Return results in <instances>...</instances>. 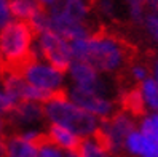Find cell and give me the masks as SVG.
Returning a JSON list of instances; mask_svg holds the SVG:
<instances>
[{
	"label": "cell",
	"instance_id": "obj_1",
	"mask_svg": "<svg viewBox=\"0 0 158 157\" xmlns=\"http://www.w3.org/2000/svg\"><path fill=\"white\" fill-rule=\"evenodd\" d=\"M73 61H85L102 76L115 79L123 76L133 61V50L120 35L109 31H93L89 35L72 42Z\"/></svg>",
	"mask_w": 158,
	"mask_h": 157
},
{
	"label": "cell",
	"instance_id": "obj_2",
	"mask_svg": "<svg viewBox=\"0 0 158 157\" xmlns=\"http://www.w3.org/2000/svg\"><path fill=\"white\" fill-rule=\"evenodd\" d=\"M46 16V31H54L73 42L94 31L93 3L86 0H45L42 2Z\"/></svg>",
	"mask_w": 158,
	"mask_h": 157
},
{
	"label": "cell",
	"instance_id": "obj_3",
	"mask_svg": "<svg viewBox=\"0 0 158 157\" xmlns=\"http://www.w3.org/2000/svg\"><path fill=\"white\" fill-rule=\"evenodd\" d=\"M46 125H59L75 133L80 140L98 136L101 120L83 111L66 95H58L43 104Z\"/></svg>",
	"mask_w": 158,
	"mask_h": 157
},
{
	"label": "cell",
	"instance_id": "obj_4",
	"mask_svg": "<svg viewBox=\"0 0 158 157\" xmlns=\"http://www.w3.org/2000/svg\"><path fill=\"white\" fill-rule=\"evenodd\" d=\"M18 71L29 88L34 91L37 103L40 104H45L51 98L66 93L67 90L66 71L39 56L31 58Z\"/></svg>",
	"mask_w": 158,
	"mask_h": 157
},
{
	"label": "cell",
	"instance_id": "obj_5",
	"mask_svg": "<svg viewBox=\"0 0 158 157\" xmlns=\"http://www.w3.org/2000/svg\"><path fill=\"white\" fill-rule=\"evenodd\" d=\"M35 31L31 24L13 21L0 31V66L19 69L35 56Z\"/></svg>",
	"mask_w": 158,
	"mask_h": 157
},
{
	"label": "cell",
	"instance_id": "obj_6",
	"mask_svg": "<svg viewBox=\"0 0 158 157\" xmlns=\"http://www.w3.org/2000/svg\"><path fill=\"white\" fill-rule=\"evenodd\" d=\"M66 95L80 106L83 111L96 117L98 120H106L112 114H115L120 109V95L122 90L118 85L109 88H96V90H81L67 87Z\"/></svg>",
	"mask_w": 158,
	"mask_h": 157
},
{
	"label": "cell",
	"instance_id": "obj_7",
	"mask_svg": "<svg viewBox=\"0 0 158 157\" xmlns=\"http://www.w3.org/2000/svg\"><path fill=\"white\" fill-rule=\"evenodd\" d=\"M137 124H139L137 116L120 107L115 114L101 122L98 138L104 143V146L109 151H112L115 155H120L123 154V146L128 136L137 128Z\"/></svg>",
	"mask_w": 158,
	"mask_h": 157
},
{
	"label": "cell",
	"instance_id": "obj_8",
	"mask_svg": "<svg viewBox=\"0 0 158 157\" xmlns=\"http://www.w3.org/2000/svg\"><path fill=\"white\" fill-rule=\"evenodd\" d=\"M35 56L64 71L73 63L72 42L54 31H42L35 35Z\"/></svg>",
	"mask_w": 158,
	"mask_h": 157
},
{
	"label": "cell",
	"instance_id": "obj_9",
	"mask_svg": "<svg viewBox=\"0 0 158 157\" xmlns=\"http://www.w3.org/2000/svg\"><path fill=\"white\" fill-rule=\"evenodd\" d=\"M8 127L13 133H26V132H45V112L43 104L39 103H24L16 104L15 109L6 116Z\"/></svg>",
	"mask_w": 158,
	"mask_h": 157
},
{
	"label": "cell",
	"instance_id": "obj_10",
	"mask_svg": "<svg viewBox=\"0 0 158 157\" xmlns=\"http://www.w3.org/2000/svg\"><path fill=\"white\" fill-rule=\"evenodd\" d=\"M67 74V87L81 88V90H96L114 87L115 79L102 76L93 66L85 61H73L66 71Z\"/></svg>",
	"mask_w": 158,
	"mask_h": 157
},
{
	"label": "cell",
	"instance_id": "obj_11",
	"mask_svg": "<svg viewBox=\"0 0 158 157\" xmlns=\"http://www.w3.org/2000/svg\"><path fill=\"white\" fill-rule=\"evenodd\" d=\"M123 154L126 157H158V141L136 128L128 136Z\"/></svg>",
	"mask_w": 158,
	"mask_h": 157
},
{
	"label": "cell",
	"instance_id": "obj_12",
	"mask_svg": "<svg viewBox=\"0 0 158 157\" xmlns=\"http://www.w3.org/2000/svg\"><path fill=\"white\" fill-rule=\"evenodd\" d=\"M45 140H48L54 146H58L64 152H77L81 144V140L75 133H72L70 130L59 125H46Z\"/></svg>",
	"mask_w": 158,
	"mask_h": 157
},
{
	"label": "cell",
	"instance_id": "obj_13",
	"mask_svg": "<svg viewBox=\"0 0 158 157\" xmlns=\"http://www.w3.org/2000/svg\"><path fill=\"white\" fill-rule=\"evenodd\" d=\"M39 144L19 133H10L5 140V157H37Z\"/></svg>",
	"mask_w": 158,
	"mask_h": 157
},
{
	"label": "cell",
	"instance_id": "obj_14",
	"mask_svg": "<svg viewBox=\"0 0 158 157\" xmlns=\"http://www.w3.org/2000/svg\"><path fill=\"white\" fill-rule=\"evenodd\" d=\"M136 96L139 101V109L142 114H156L158 112V84L150 77L145 82L134 87Z\"/></svg>",
	"mask_w": 158,
	"mask_h": 157
},
{
	"label": "cell",
	"instance_id": "obj_15",
	"mask_svg": "<svg viewBox=\"0 0 158 157\" xmlns=\"http://www.w3.org/2000/svg\"><path fill=\"white\" fill-rule=\"evenodd\" d=\"M10 3H11V11L15 20L27 24L42 10V2H37V0H11Z\"/></svg>",
	"mask_w": 158,
	"mask_h": 157
},
{
	"label": "cell",
	"instance_id": "obj_16",
	"mask_svg": "<svg viewBox=\"0 0 158 157\" xmlns=\"http://www.w3.org/2000/svg\"><path fill=\"white\" fill-rule=\"evenodd\" d=\"M147 13L141 23V27L147 39L158 47V2H147Z\"/></svg>",
	"mask_w": 158,
	"mask_h": 157
},
{
	"label": "cell",
	"instance_id": "obj_17",
	"mask_svg": "<svg viewBox=\"0 0 158 157\" xmlns=\"http://www.w3.org/2000/svg\"><path fill=\"white\" fill-rule=\"evenodd\" d=\"M123 76L129 80V84L133 87H137L139 84L145 82L147 79H150V64L142 59H134L128 64L126 71L123 72Z\"/></svg>",
	"mask_w": 158,
	"mask_h": 157
},
{
	"label": "cell",
	"instance_id": "obj_18",
	"mask_svg": "<svg viewBox=\"0 0 158 157\" xmlns=\"http://www.w3.org/2000/svg\"><path fill=\"white\" fill-rule=\"evenodd\" d=\"M77 155L78 157H118L112 151H109L98 136L83 140L77 151Z\"/></svg>",
	"mask_w": 158,
	"mask_h": 157
},
{
	"label": "cell",
	"instance_id": "obj_19",
	"mask_svg": "<svg viewBox=\"0 0 158 157\" xmlns=\"http://www.w3.org/2000/svg\"><path fill=\"white\" fill-rule=\"evenodd\" d=\"M147 2H142V0H129L123 5V11L128 21H131L133 24L141 26L144 16L147 13Z\"/></svg>",
	"mask_w": 158,
	"mask_h": 157
},
{
	"label": "cell",
	"instance_id": "obj_20",
	"mask_svg": "<svg viewBox=\"0 0 158 157\" xmlns=\"http://www.w3.org/2000/svg\"><path fill=\"white\" fill-rule=\"evenodd\" d=\"M93 11L98 20H115L118 15V3L112 0H101L93 3Z\"/></svg>",
	"mask_w": 158,
	"mask_h": 157
},
{
	"label": "cell",
	"instance_id": "obj_21",
	"mask_svg": "<svg viewBox=\"0 0 158 157\" xmlns=\"http://www.w3.org/2000/svg\"><path fill=\"white\" fill-rule=\"evenodd\" d=\"M137 128L147 136L158 141V112L156 114H142L139 117Z\"/></svg>",
	"mask_w": 158,
	"mask_h": 157
},
{
	"label": "cell",
	"instance_id": "obj_22",
	"mask_svg": "<svg viewBox=\"0 0 158 157\" xmlns=\"http://www.w3.org/2000/svg\"><path fill=\"white\" fill-rule=\"evenodd\" d=\"M15 106H16V103H15V99L10 96V93L6 91L3 79H2V71H0V114L8 116L15 109Z\"/></svg>",
	"mask_w": 158,
	"mask_h": 157
},
{
	"label": "cell",
	"instance_id": "obj_23",
	"mask_svg": "<svg viewBox=\"0 0 158 157\" xmlns=\"http://www.w3.org/2000/svg\"><path fill=\"white\" fill-rule=\"evenodd\" d=\"M66 154L67 152H64L62 149H59L58 146H54L48 140H42L39 144V154H37V157H66Z\"/></svg>",
	"mask_w": 158,
	"mask_h": 157
},
{
	"label": "cell",
	"instance_id": "obj_24",
	"mask_svg": "<svg viewBox=\"0 0 158 157\" xmlns=\"http://www.w3.org/2000/svg\"><path fill=\"white\" fill-rule=\"evenodd\" d=\"M15 21L10 0H0V31Z\"/></svg>",
	"mask_w": 158,
	"mask_h": 157
},
{
	"label": "cell",
	"instance_id": "obj_25",
	"mask_svg": "<svg viewBox=\"0 0 158 157\" xmlns=\"http://www.w3.org/2000/svg\"><path fill=\"white\" fill-rule=\"evenodd\" d=\"M148 64H150V77L158 84V55H155V56L148 61Z\"/></svg>",
	"mask_w": 158,
	"mask_h": 157
},
{
	"label": "cell",
	"instance_id": "obj_26",
	"mask_svg": "<svg viewBox=\"0 0 158 157\" xmlns=\"http://www.w3.org/2000/svg\"><path fill=\"white\" fill-rule=\"evenodd\" d=\"M8 119H6V116H3V114H0V136H6V133H8Z\"/></svg>",
	"mask_w": 158,
	"mask_h": 157
},
{
	"label": "cell",
	"instance_id": "obj_27",
	"mask_svg": "<svg viewBox=\"0 0 158 157\" xmlns=\"http://www.w3.org/2000/svg\"><path fill=\"white\" fill-rule=\"evenodd\" d=\"M5 140L6 136H0V157H5Z\"/></svg>",
	"mask_w": 158,
	"mask_h": 157
},
{
	"label": "cell",
	"instance_id": "obj_28",
	"mask_svg": "<svg viewBox=\"0 0 158 157\" xmlns=\"http://www.w3.org/2000/svg\"><path fill=\"white\" fill-rule=\"evenodd\" d=\"M66 157H78V155H77V152H67Z\"/></svg>",
	"mask_w": 158,
	"mask_h": 157
}]
</instances>
